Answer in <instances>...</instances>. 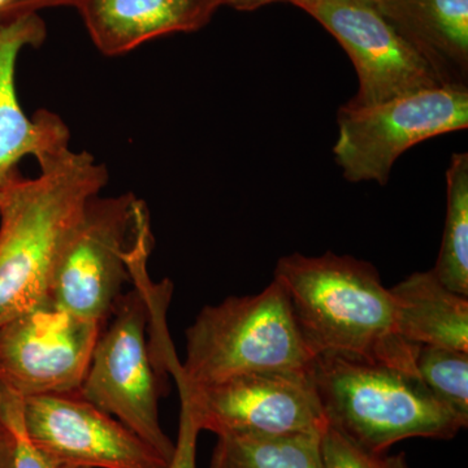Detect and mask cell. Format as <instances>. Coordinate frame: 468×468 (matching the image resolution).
Segmentation results:
<instances>
[{
	"instance_id": "cell-27",
	"label": "cell",
	"mask_w": 468,
	"mask_h": 468,
	"mask_svg": "<svg viewBox=\"0 0 468 468\" xmlns=\"http://www.w3.org/2000/svg\"><path fill=\"white\" fill-rule=\"evenodd\" d=\"M292 2H295V0H291V2H289V3H292Z\"/></svg>"
},
{
	"instance_id": "cell-14",
	"label": "cell",
	"mask_w": 468,
	"mask_h": 468,
	"mask_svg": "<svg viewBox=\"0 0 468 468\" xmlns=\"http://www.w3.org/2000/svg\"><path fill=\"white\" fill-rule=\"evenodd\" d=\"M442 85L468 88V0H374Z\"/></svg>"
},
{
	"instance_id": "cell-16",
	"label": "cell",
	"mask_w": 468,
	"mask_h": 468,
	"mask_svg": "<svg viewBox=\"0 0 468 468\" xmlns=\"http://www.w3.org/2000/svg\"><path fill=\"white\" fill-rule=\"evenodd\" d=\"M209 468H324L322 435L218 436Z\"/></svg>"
},
{
	"instance_id": "cell-13",
	"label": "cell",
	"mask_w": 468,
	"mask_h": 468,
	"mask_svg": "<svg viewBox=\"0 0 468 468\" xmlns=\"http://www.w3.org/2000/svg\"><path fill=\"white\" fill-rule=\"evenodd\" d=\"M221 0H84L79 12L98 50L107 57L144 43L207 26Z\"/></svg>"
},
{
	"instance_id": "cell-22",
	"label": "cell",
	"mask_w": 468,
	"mask_h": 468,
	"mask_svg": "<svg viewBox=\"0 0 468 468\" xmlns=\"http://www.w3.org/2000/svg\"><path fill=\"white\" fill-rule=\"evenodd\" d=\"M84 0H8L7 5L0 9V20L21 16V15L38 14L43 8L76 7Z\"/></svg>"
},
{
	"instance_id": "cell-25",
	"label": "cell",
	"mask_w": 468,
	"mask_h": 468,
	"mask_svg": "<svg viewBox=\"0 0 468 468\" xmlns=\"http://www.w3.org/2000/svg\"><path fill=\"white\" fill-rule=\"evenodd\" d=\"M5 399H7V393L0 385V433L8 430L7 419H5Z\"/></svg>"
},
{
	"instance_id": "cell-7",
	"label": "cell",
	"mask_w": 468,
	"mask_h": 468,
	"mask_svg": "<svg viewBox=\"0 0 468 468\" xmlns=\"http://www.w3.org/2000/svg\"><path fill=\"white\" fill-rule=\"evenodd\" d=\"M146 206L133 194L94 197L61 255L48 301L76 318L106 324L122 285Z\"/></svg>"
},
{
	"instance_id": "cell-19",
	"label": "cell",
	"mask_w": 468,
	"mask_h": 468,
	"mask_svg": "<svg viewBox=\"0 0 468 468\" xmlns=\"http://www.w3.org/2000/svg\"><path fill=\"white\" fill-rule=\"evenodd\" d=\"M322 455L324 468H410L403 452L367 451L331 426L322 435Z\"/></svg>"
},
{
	"instance_id": "cell-15",
	"label": "cell",
	"mask_w": 468,
	"mask_h": 468,
	"mask_svg": "<svg viewBox=\"0 0 468 468\" xmlns=\"http://www.w3.org/2000/svg\"><path fill=\"white\" fill-rule=\"evenodd\" d=\"M397 329L408 343L468 351V297L451 291L433 270L389 289Z\"/></svg>"
},
{
	"instance_id": "cell-26",
	"label": "cell",
	"mask_w": 468,
	"mask_h": 468,
	"mask_svg": "<svg viewBox=\"0 0 468 468\" xmlns=\"http://www.w3.org/2000/svg\"><path fill=\"white\" fill-rule=\"evenodd\" d=\"M8 0H0V9L5 7V5H7Z\"/></svg>"
},
{
	"instance_id": "cell-21",
	"label": "cell",
	"mask_w": 468,
	"mask_h": 468,
	"mask_svg": "<svg viewBox=\"0 0 468 468\" xmlns=\"http://www.w3.org/2000/svg\"><path fill=\"white\" fill-rule=\"evenodd\" d=\"M180 426L169 468H197V441L201 430L194 421L186 399L180 396Z\"/></svg>"
},
{
	"instance_id": "cell-3",
	"label": "cell",
	"mask_w": 468,
	"mask_h": 468,
	"mask_svg": "<svg viewBox=\"0 0 468 468\" xmlns=\"http://www.w3.org/2000/svg\"><path fill=\"white\" fill-rule=\"evenodd\" d=\"M309 372L328 426L367 451L387 452L415 437L452 440L468 426L402 369L322 353Z\"/></svg>"
},
{
	"instance_id": "cell-18",
	"label": "cell",
	"mask_w": 468,
	"mask_h": 468,
	"mask_svg": "<svg viewBox=\"0 0 468 468\" xmlns=\"http://www.w3.org/2000/svg\"><path fill=\"white\" fill-rule=\"evenodd\" d=\"M415 367L437 401L468 423V351L421 345Z\"/></svg>"
},
{
	"instance_id": "cell-12",
	"label": "cell",
	"mask_w": 468,
	"mask_h": 468,
	"mask_svg": "<svg viewBox=\"0 0 468 468\" xmlns=\"http://www.w3.org/2000/svg\"><path fill=\"white\" fill-rule=\"evenodd\" d=\"M45 39V21L38 14L0 20V193L21 159L41 160L69 147V131L60 117L39 111L29 119L17 97L18 54L26 46L39 48Z\"/></svg>"
},
{
	"instance_id": "cell-5",
	"label": "cell",
	"mask_w": 468,
	"mask_h": 468,
	"mask_svg": "<svg viewBox=\"0 0 468 468\" xmlns=\"http://www.w3.org/2000/svg\"><path fill=\"white\" fill-rule=\"evenodd\" d=\"M153 236L143 234L129 255L134 289L120 295L95 344L80 396L122 421L168 462L175 442L163 431L159 399L165 377L146 340L150 325L147 260Z\"/></svg>"
},
{
	"instance_id": "cell-24",
	"label": "cell",
	"mask_w": 468,
	"mask_h": 468,
	"mask_svg": "<svg viewBox=\"0 0 468 468\" xmlns=\"http://www.w3.org/2000/svg\"><path fill=\"white\" fill-rule=\"evenodd\" d=\"M276 2H291V0H221L223 5H229L237 11H255L263 5Z\"/></svg>"
},
{
	"instance_id": "cell-1",
	"label": "cell",
	"mask_w": 468,
	"mask_h": 468,
	"mask_svg": "<svg viewBox=\"0 0 468 468\" xmlns=\"http://www.w3.org/2000/svg\"><path fill=\"white\" fill-rule=\"evenodd\" d=\"M38 163V177L15 172L0 193V325L48 301L86 206L109 181L94 156L69 147Z\"/></svg>"
},
{
	"instance_id": "cell-10",
	"label": "cell",
	"mask_w": 468,
	"mask_h": 468,
	"mask_svg": "<svg viewBox=\"0 0 468 468\" xmlns=\"http://www.w3.org/2000/svg\"><path fill=\"white\" fill-rule=\"evenodd\" d=\"M349 55L358 91L346 106L371 107L442 85L432 68L378 11L374 0H295Z\"/></svg>"
},
{
	"instance_id": "cell-9",
	"label": "cell",
	"mask_w": 468,
	"mask_h": 468,
	"mask_svg": "<svg viewBox=\"0 0 468 468\" xmlns=\"http://www.w3.org/2000/svg\"><path fill=\"white\" fill-rule=\"evenodd\" d=\"M104 324L50 301L0 325V385L18 399L79 392Z\"/></svg>"
},
{
	"instance_id": "cell-6",
	"label": "cell",
	"mask_w": 468,
	"mask_h": 468,
	"mask_svg": "<svg viewBox=\"0 0 468 468\" xmlns=\"http://www.w3.org/2000/svg\"><path fill=\"white\" fill-rule=\"evenodd\" d=\"M335 162L350 183L387 185L396 160L430 138L468 126L467 86L439 85L337 113Z\"/></svg>"
},
{
	"instance_id": "cell-20",
	"label": "cell",
	"mask_w": 468,
	"mask_h": 468,
	"mask_svg": "<svg viewBox=\"0 0 468 468\" xmlns=\"http://www.w3.org/2000/svg\"><path fill=\"white\" fill-rule=\"evenodd\" d=\"M5 393H7L5 419H7L15 436L14 468H86L58 461L34 446L27 439L23 424H21V402L23 399L7 390Z\"/></svg>"
},
{
	"instance_id": "cell-2",
	"label": "cell",
	"mask_w": 468,
	"mask_h": 468,
	"mask_svg": "<svg viewBox=\"0 0 468 468\" xmlns=\"http://www.w3.org/2000/svg\"><path fill=\"white\" fill-rule=\"evenodd\" d=\"M273 275L313 358L343 354L418 377L419 346L399 335L392 294L371 263L332 251L294 252L280 258Z\"/></svg>"
},
{
	"instance_id": "cell-23",
	"label": "cell",
	"mask_w": 468,
	"mask_h": 468,
	"mask_svg": "<svg viewBox=\"0 0 468 468\" xmlns=\"http://www.w3.org/2000/svg\"><path fill=\"white\" fill-rule=\"evenodd\" d=\"M14 458L15 436L8 423V430L0 433V468H14Z\"/></svg>"
},
{
	"instance_id": "cell-11",
	"label": "cell",
	"mask_w": 468,
	"mask_h": 468,
	"mask_svg": "<svg viewBox=\"0 0 468 468\" xmlns=\"http://www.w3.org/2000/svg\"><path fill=\"white\" fill-rule=\"evenodd\" d=\"M21 424L39 451L86 468H169L153 446L79 393L27 397Z\"/></svg>"
},
{
	"instance_id": "cell-4",
	"label": "cell",
	"mask_w": 468,
	"mask_h": 468,
	"mask_svg": "<svg viewBox=\"0 0 468 468\" xmlns=\"http://www.w3.org/2000/svg\"><path fill=\"white\" fill-rule=\"evenodd\" d=\"M311 354L288 295L273 282L261 292L203 307L186 329V358L168 351L167 371L189 388L207 387L261 369L309 368Z\"/></svg>"
},
{
	"instance_id": "cell-8",
	"label": "cell",
	"mask_w": 468,
	"mask_h": 468,
	"mask_svg": "<svg viewBox=\"0 0 468 468\" xmlns=\"http://www.w3.org/2000/svg\"><path fill=\"white\" fill-rule=\"evenodd\" d=\"M175 381L201 432L323 435L328 427L309 368L261 369L199 388Z\"/></svg>"
},
{
	"instance_id": "cell-17",
	"label": "cell",
	"mask_w": 468,
	"mask_h": 468,
	"mask_svg": "<svg viewBox=\"0 0 468 468\" xmlns=\"http://www.w3.org/2000/svg\"><path fill=\"white\" fill-rule=\"evenodd\" d=\"M446 218L436 266L446 288L468 297V154H452L446 171Z\"/></svg>"
}]
</instances>
